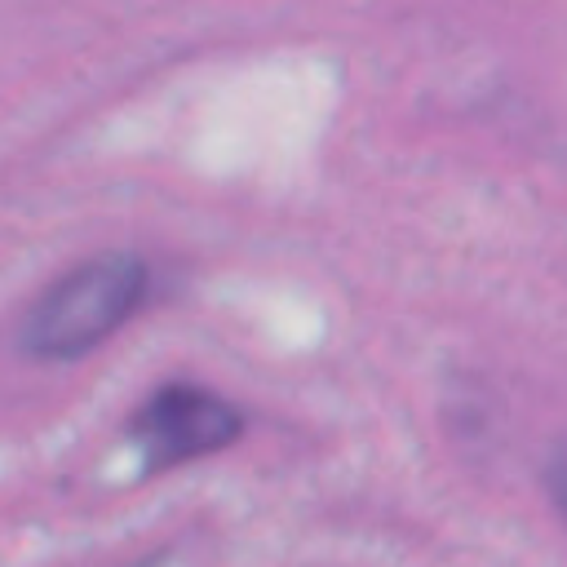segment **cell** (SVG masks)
<instances>
[{"label": "cell", "instance_id": "obj_1", "mask_svg": "<svg viewBox=\"0 0 567 567\" xmlns=\"http://www.w3.org/2000/svg\"><path fill=\"white\" fill-rule=\"evenodd\" d=\"M146 297V266L133 252H93L58 275L22 319V350L49 363L84 359L111 341Z\"/></svg>", "mask_w": 567, "mask_h": 567}, {"label": "cell", "instance_id": "obj_2", "mask_svg": "<svg viewBox=\"0 0 567 567\" xmlns=\"http://www.w3.org/2000/svg\"><path fill=\"white\" fill-rule=\"evenodd\" d=\"M244 434V416L230 399L204 385H159L133 416V439L155 470L213 456Z\"/></svg>", "mask_w": 567, "mask_h": 567}, {"label": "cell", "instance_id": "obj_3", "mask_svg": "<svg viewBox=\"0 0 567 567\" xmlns=\"http://www.w3.org/2000/svg\"><path fill=\"white\" fill-rule=\"evenodd\" d=\"M545 487H549L554 509L567 518V447H558V452L549 456V465H545Z\"/></svg>", "mask_w": 567, "mask_h": 567}]
</instances>
